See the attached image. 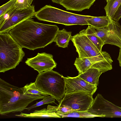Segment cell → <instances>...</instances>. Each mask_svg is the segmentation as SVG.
<instances>
[{
	"label": "cell",
	"instance_id": "cell-1",
	"mask_svg": "<svg viewBox=\"0 0 121 121\" xmlns=\"http://www.w3.org/2000/svg\"><path fill=\"white\" fill-rule=\"evenodd\" d=\"M59 30L56 25L43 24L27 19L8 32L22 48L34 50L44 48L54 42Z\"/></svg>",
	"mask_w": 121,
	"mask_h": 121
},
{
	"label": "cell",
	"instance_id": "cell-2",
	"mask_svg": "<svg viewBox=\"0 0 121 121\" xmlns=\"http://www.w3.org/2000/svg\"><path fill=\"white\" fill-rule=\"evenodd\" d=\"M46 96L27 94L24 87L14 86L0 78V114L21 112L30 103Z\"/></svg>",
	"mask_w": 121,
	"mask_h": 121
},
{
	"label": "cell",
	"instance_id": "cell-3",
	"mask_svg": "<svg viewBox=\"0 0 121 121\" xmlns=\"http://www.w3.org/2000/svg\"><path fill=\"white\" fill-rule=\"evenodd\" d=\"M22 47L8 33H0V72L15 69L25 53Z\"/></svg>",
	"mask_w": 121,
	"mask_h": 121
},
{
	"label": "cell",
	"instance_id": "cell-4",
	"mask_svg": "<svg viewBox=\"0 0 121 121\" xmlns=\"http://www.w3.org/2000/svg\"><path fill=\"white\" fill-rule=\"evenodd\" d=\"M35 16L40 20L66 26L88 25L86 20L93 17L69 12L50 5H46L35 12Z\"/></svg>",
	"mask_w": 121,
	"mask_h": 121
},
{
	"label": "cell",
	"instance_id": "cell-5",
	"mask_svg": "<svg viewBox=\"0 0 121 121\" xmlns=\"http://www.w3.org/2000/svg\"><path fill=\"white\" fill-rule=\"evenodd\" d=\"M63 76L52 70L39 73L35 84L40 91L51 95L58 102L65 94V84Z\"/></svg>",
	"mask_w": 121,
	"mask_h": 121
},
{
	"label": "cell",
	"instance_id": "cell-6",
	"mask_svg": "<svg viewBox=\"0 0 121 121\" xmlns=\"http://www.w3.org/2000/svg\"><path fill=\"white\" fill-rule=\"evenodd\" d=\"M88 111L99 117H121V108L105 99L100 94H97Z\"/></svg>",
	"mask_w": 121,
	"mask_h": 121
},
{
	"label": "cell",
	"instance_id": "cell-7",
	"mask_svg": "<svg viewBox=\"0 0 121 121\" xmlns=\"http://www.w3.org/2000/svg\"><path fill=\"white\" fill-rule=\"evenodd\" d=\"M92 95L81 91L66 94L59 103L58 106H67L76 111H87L93 101Z\"/></svg>",
	"mask_w": 121,
	"mask_h": 121
},
{
	"label": "cell",
	"instance_id": "cell-8",
	"mask_svg": "<svg viewBox=\"0 0 121 121\" xmlns=\"http://www.w3.org/2000/svg\"><path fill=\"white\" fill-rule=\"evenodd\" d=\"M70 40L75 47L79 58L94 56L101 52L87 36L82 33H79L72 36Z\"/></svg>",
	"mask_w": 121,
	"mask_h": 121
},
{
	"label": "cell",
	"instance_id": "cell-9",
	"mask_svg": "<svg viewBox=\"0 0 121 121\" xmlns=\"http://www.w3.org/2000/svg\"><path fill=\"white\" fill-rule=\"evenodd\" d=\"M33 5L23 9H16L12 15L0 26V33H8L14 27L23 21L35 16Z\"/></svg>",
	"mask_w": 121,
	"mask_h": 121
},
{
	"label": "cell",
	"instance_id": "cell-10",
	"mask_svg": "<svg viewBox=\"0 0 121 121\" xmlns=\"http://www.w3.org/2000/svg\"><path fill=\"white\" fill-rule=\"evenodd\" d=\"M25 63L37 71L39 73L52 70L56 68L57 65L52 55L45 52L38 53L35 56L28 58Z\"/></svg>",
	"mask_w": 121,
	"mask_h": 121
},
{
	"label": "cell",
	"instance_id": "cell-11",
	"mask_svg": "<svg viewBox=\"0 0 121 121\" xmlns=\"http://www.w3.org/2000/svg\"><path fill=\"white\" fill-rule=\"evenodd\" d=\"M63 77L65 84V95L81 91L93 95L97 89V86L89 83L78 76L73 77Z\"/></svg>",
	"mask_w": 121,
	"mask_h": 121
},
{
	"label": "cell",
	"instance_id": "cell-12",
	"mask_svg": "<svg viewBox=\"0 0 121 121\" xmlns=\"http://www.w3.org/2000/svg\"><path fill=\"white\" fill-rule=\"evenodd\" d=\"M104 45L109 44L116 46L121 49V26L118 22L112 19L106 26Z\"/></svg>",
	"mask_w": 121,
	"mask_h": 121
},
{
	"label": "cell",
	"instance_id": "cell-13",
	"mask_svg": "<svg viewBox=\"0 0 121 121\" xmlns=\"http://www.w3.org/2000/svg\"><path fill=\"white\" fill-rule=\"evenodd\" d=\"M87 58L92 64L91 68L97 69L102 73L112 69L113 61L110 55L106 52L101 51L97 56Z\"/></svg>",
	"mask_w": 121,
	"mask_h": 121
},
{
	"label": "cell",
	"instance_id": "cell-14",
	"mask_svg": "<svg viewBox=\"0 0 121 121\" xmlns=\"http://www.w3.org/2000/svg\"><path fill=\"white\" fill-rule=\"evenodd\" d=\"M96 0H63L60 4L67 10L82 11L88 9Z\"/></svg>",
	"mask_w": 121,
	"mask_h": 121
},
{
	"label": "cell",
	"instance_id": "cell-15",
	"mask_svg": "<svg viewBox=\"0 0 121 121\" xmlns=\"http://www.w3.org/2000/svg\"><path fill=\"white\" fill-rule=\"evenodd\" d=\"M56 106L48 105L47 108L35 110L32 113L27 114L21 113L15 116L27 118L55 117L61 118L56 113Z\"/></svg>",
	"mask_w": 121,
	"mask_h": 121
},
{
	"label": "cell",
	"instance_id": "cell-16",
	"mask_svg": "<svg viewBox=\"0 0 121 121\" xmlns=\"http://www.w3.org/2000/svg\"><path fill=\"white\" fill-rule=\"evenodd\" d=\"M102 73L97 69L90 68L78 76L89 83L97 86L99 84V77Z\"/></svg>",
	"mask_w": 121,
	"mask_h": 121
},
{
	"label": "cell",
	"instance_id": "cell-17",
	"mask_svg": "<svg viewBox=\"0 0 121 121\" xmlns=\"http://www.w3.org/2000/svg\"><path fill=\"white\" fill-rule=\"evenodd\" d=\"M79 33L86 35L99 50L100 52L102 51V47L104 45V43L96 35L95 29L93 27L89 25L86 29L82 30Z\"/></svg>",
	"mask_w": 121,
	"mask_h": 121
},
{
	"label": "cell",
	"instance_id": "cell-18",
	"mask_svg": "<svg viewBox=\"0 0 121 121\" xmlns=\"http://www.w3.org/2000/svg\"><path fill=\"white\" fill-rule=\"evenodd\" d=\"M71 32L67 31L65 29L59 30L54 40L59 47L65 48L68 47L71 37Z\"/></svg>",
	"mask_w": 121,
	"mask_h": 121
},
{
	"label": "cell",
	"instance_id": "cell-19",
	"mask_svg": "<svg viewBox=\"0 0 121 121\" xmlns=\"http://www.w3.org/2000/svg\"><path fill=\"white\" fill-rule=\"evenodd\" d=\"M111 18L108 16L94 17L86 20L88 25L94 28H100L108 26L110 23Z\"/></svg>",
	"mask_w": 121,
	"mask_h": 121
},
{
	"label": "cell",
	"instance_id": "cell-20",
	"mask_svg": "<svg viewBox=\"0 0 121 121\" xmlns=\"http://www.w3.org/2000/svg\"><path fill=\"white\" fill-rule=\"evenodd\" d=\"M121 4V0H109L104 8L106 16L112 19Z\"/></svg>",
	"mask_w": 121,
	"mask_h": 121
},
{
	"label": "cell",
	"instance_id": "cell-21",
	"mask_svg": "<svg viewBox=\"0 0 121 121\" xmlns=\"http://www.w3.org/2000/svg\"><path fill=\"white\" fill-rule=\"evenodd\" d=\"M56 113L61 118L73 117L90 118L95 117H99L97 116L91 114L88 111H76L66 113H62L60 112H56Z\"/></svg>",
	"mask_w": 121,
	"mask_h": 121
},
{
	"label": "cell",
	"instance_id": "cell-22",
	"mask_svg": "<svg viewBox=\"0 0 121 121\" xmlns=\"http://www.w3.org/2000/svg\"><path fill=\"white\" fill-rule=\"evenodd\" d=\"M74 65L79 72V74L83 73L91 68L92 64L87 58H77Z\"/></svg>",
	"mask_w": 121,
	"mask_h": 121
},
{
	"label": "cell",
	"instance_id": "cell-23",
	"mask_svg": "<svg viewBox=\"0 0 121 121\" xmlns=\"http://www.w3.org/2000/svg\"><path fill=\"white\" fill-rule=\"evenodd\" d=\"M25 92L27 94L33 95H43L47 96L48 94L39 90L35 86L34 82L27 84L24 87Z\"/></svg>",
	"mask_w": 121,
	"mask_h": 121
},
{
	"label": "cell",
	"instance_id": "cell-24",
	"mask_svg": "<svg viewBox=\"0 0 121 121\" xmlns=\"http://www.w3.org/2000/svg\"><path fill=\"white\" fill-rule=\"evenodd\" d=\"M43 99L42 100L36 104L29 107H26L25 109L29 111L33 108L43 104L54 103L56 99L50 95L45 96Z\"/></svg>",
	"mask_w": 121,
	"mask_h": 121
},
{
	"label": "cell",
	"instance_id": "cell-25",
	"mask_svg": "<svg viewBox=\"0 0 121 121\" xmlns=\"http://www.w3.org/2000/svg\"><path fill=\"white\" fill-rule=\"evenodd\" d=\"M17 0H10L0 7V17L14 6Z\"/></svg>",
	"mask_w": 121,
	"mask_h": 121
},
{
	"label": "cell",
	"instance_id": "cell-26",
	"mask_svg": "<svg viewBox=\"0 0 121 121\" xmlns=\"http://www.w3.org/2000/svg\"><path fill=\"white\" fill-rule=\"evenodd\" d=\"M33 0H17L14 6L17 10L28 8L31 6Z\"/></svg>",
	"mask_w": 121,
	"mask_h": 121
},
{
	"label": "cell",
	"instance_id": "cell-27",
	"mask_svg": "<svg viewBox=\"0 0 121 121\" xmlns=\"http://www.w3.org/2000/svg\"><path fill=\"white\" fill-rule=\"evenodd\" d=\"M16 10L14 7L7 12L3 16L0 17V26L12 15Z\"/></svg>",
	"mask_w": 121,
	"mask_h": 121
},
{
	"label": "cell",
	"instance_id": "cell-28",
	"mask_svg": "<svg viewBox=\"0 0 121 121\" xmlns=\"http://www.w3.org/2000/svg\"><path fill=\"white\" fill-rule=\"evenodd\" d=\"M56 112L62 113L76 111L71 108L67 106H64L62 107L56 106Z\"/></svg>",
	"mask_w": 121,
	"mask_h": 121
},
{
	"label": "cell",
	"instance_id": "cell-29",
	"mask_svg": "<svg viewBox=\"0 0 121 121\" xmlns=\"http://www.w3.org/2000/svg\"><path fill=\"white\" fill-rule=\"evenodd\" d=\"M121 18V4L112 18L113 20L118 22Z\"/></svg>",
	"mask_w": 121,
	"mask_h": 121
},
{
	"label": "cell",
	"instance_id": "cell-30",
	"mask_svg": "<svg viewBox=\"0 0 121 121\" xmlns=\"http://www.w3.org/2000/svg\"><path fill=\"white\" fill-rule=\"evenodd\" d=\"M117 60H118L119 65L121 67V49H120L119 54Z\"/></svg>",
	"mask_w": 121,
	"mask_h": 121
},
{
	"label": "cell",
	"instance_id": "cell-31",
	"mask_svg": "<svg viewBox=\"0 0 121 121\" xmlns=\"http://www.w3.org/2000/svg\"><path fill=\"white\" fill-rule=\"evenodd\" d=\"M54 3L60 4L63 0H51Z\"/></svg>",
	"mask_w": 121,
	"mask_h": 121
},
{
	"label": "cell",
	"instance_id": "cell-32",
	"mask_svg": "<svg viewBox=\"0 0 121 121\" xmlns=\"http://www.w3.org/2000/svg\"><path fill=\"white\" fill-rule=\"evenodd\" d=\"M106 0V1L107 2H108L109 0Z\"/></svg>",
	"mask_w": 121,
	"mask_h": 121
}]
</instances>
